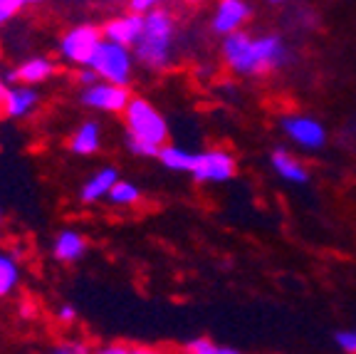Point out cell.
Instances as JSON below:
<instances>
[{"label":"cell","instance_id":"6da1fadb","mask_svg":"<svg viewBox=\"0 0 356 354\" xmlns=\"http://www.w3.org/2000/svg\"><path fill=\"white\" fill-rule=\"evenodd\" d=\"M220 52L225 65L235 75H262L270 72V70H277L289 60V52L280 35L250 38L248 33H240V30L225 35Z\"/></svg>","mask_w":356,"mask_h":354},{"label":"cell","instance_id":"7a4b0ae2","mask_svg":"<svg viewBox=\"0 0 356 354\" xmlns=\"http://www.w3.org/2000/svg\"><path fill=\"white\" fill-rule=\"evenodd\" d=\"M173 40H176V20L163 8L144 13V30L134 45V57L144 70L159 72L166 70L173 60Z\"/></svg>","mask_w":356,"mask_h":354},{"label":"cell","instance_id":"3957f363","mask_svg":"<svg viewBox=\"0 0 356 354\" xmlns=\"http://www.w3.org/2000/svg\"><path fill=\"white\" fill-rule=\"evenodd\" d=\"M124 124H127V134H131V137L144 139V141L156 146H166L168 141L166 119L144 97H131L129 107L124 109Z\"/></svg>","mask_w":356,"mask_h":354},{"label":"cell","instance_id":"277c9868","mask_svg":"<svg viewBox=\"0 0 356 354\" xmlns=\"http://www.w3.org/2000/svg\"><path fill=\"white\" fill-rule=\"evenodd\" d=\"M134 50L127 47V45H119V43H111V40H102V45L97 47V55L92 60L97 75H99L104 82H111V84H127L131 82L134 77Z\"/></svg>","mask_w":356,"mask_h":354},{"label":"cell","instance_id":"5b68a950","mask_svg":"<svg viewBox=\"0 0 356 354\" xmlns=\"http://www.w3.org/2000/svg\"><path fill=\"white\" fill-rule=\"evenodd\" d=\"M104 40V33L97 25H89V22H82L77 28L67 30L60 38V55L65 62L74 67H87L92 65L97 55V47Z\"/></svg>","mask_w":356,"mask_h":354},{"label":"cell","instance_id":"8992f818","mask_svg":"<svg viewBox=\"0 0 356 354\" xmlns=\"http://www.w3.org/2000/svg\"><path fill=\"white\" fill-rule=\"evenodd\" d=\"M79 102L87 109L106 111V114H124V109L131 102V92H129L127 84H111L99 79L97 84L84 87L79 92Z\"/></svg>","mask_w":356,"mask_h":354},{"label":"cell","instance_id":"52a82bcc","mask_svg":"<svg viewBox=\"0 0 356 354\" xmlns=\"http://www.w3.org/2000/svg\"><path fill=\"white\" fill-rule=\"evenodd\" d=\"M191 176L200 183H222L235 176V159L228 151H200L193 159Z\"/></svg>","mask_w":356,"mask_h":354},{"label":"cell","instance_id":"ba28073f","mask_svg":"<svg viewBox=\"0 0 356 354\" xmlns=\"http://www.w3.org/2000/svg\"><path fill=\"white\" fill-rule=\"evenodd\" d=\"M282 129L295 144H300L302 149H322L327 144V132L324 127L317 122V119H312V116H302V114H289L282 119Z\"/></svg>","mask_w":356,"mask_h":354},{"label":"cell","instance_id":"9c48e42d","mask_svg":"<svg viewBox=\"0 0 356 354\" xmlns=\"http://www.w3.org/2000/svg\"><path fill=\"white\" fill-rule=\"evenodd\" d=\"M40 107V92L33 84L13 82L0 97V109L8 119H25Z\"/></svg>","mask_w":356,"mask_h":354},{"label":"cell","instance_id":"30bf717a","mask_svg":"<svg viewBox=\"0 0 356 354\" xmlns=\"http://www.w3.org/2000/svg\"><path fill=\"white\" fill-rule=\"evenodd\" d=\"M141 30H144V13H134L129 10L127 15L111 17L102 25V33H104L106 40L119 45H127V47H134L136 40L141 38Z\"/></svg>","mask_w":356,"mask_h":354},{"label":"cell","instance_id":"8fae6325","mask_svg":"<svg viewBox=\"0 0 356 354\" xmlns=\"http://www.w3.org/2000/svg\"><path fill=\"white\" fill-rule=\"evenodd\" d=\"M248 17H250V6L245 0H220L211 28L218 35H230L235 30H240V25H245Z\"/></svg>","mask_w":356,"mask_h":354},{"label":"cell","instance_id":"7c38bea8","mask_svg":"<svg viewBox=\"0 0 356 354\" xmlns=\"http://www.w3.org/2000/svg\"><path fill=\"white\" fill-rule=\"evenodd\" d=\"M57 72V65L50 60V57H28V60H22L20 65L13 70V72L6 75L8 82H22V84H42L47 82V79H52Z\"/></svg>","mask_w":356,"mask_h":354},{"label":"cell","instance_id":"4fadbf2b","mask_svg":"<svg viewBox=\"0 0 356 354\" xmlns=\"http://www.w3.org/2000/svg\"><path fill=\"white\" fill-rule=\"evenodd\" d=\"M117 181H119V171L114 167L99 169V171H95L82 183V188H79V201H82V203H97V201L106 199Z\"/></svg>","mask_w":356,"mask_h":354},{"label":"cell","instance_id":"5bb4252c","mask_svg":"<svg viewBox=\"0 0 356 354\" xmlns=\"http://www.w3.org/2000/svg\"><path fill=\"white\" fill-rule=\"evenodd\" d=\"M87 253V240L77 231H62L57 233L55 243H52V255L60 263H77Z\"/></svg>","mask_w":356,"mask_h":354},{"label":"cell","instance_id":"9a60e30c","mask_svg":"<svg viewBox=\"0 0 356 354\" xmlns=\"http://www.w3.org/2000/svg\"><path fill=\"white\" fill-rule=\"evenodd\" d=\"M102 146V124L89 119V122H82V127L70 137V151L79 156H92L97 154Z\"/></svg>","mask_w":356,"mask_h":354},{"label":"cell","instance_id":"2e32d148","mask_svg":"<svg viewBox=\"0 0 356 354\" xmlns=\"http://www.w3.org/2000/svg\"><path fill=\"white\" fill-rule=\"evenodd\" d=\"M273 169L284 178V181H292V183H307L309 181V171L305 169V164L284 149H277L273 154Z\"/></svg>","mask_w":356,"mask_h":354},{"label":"cell","instance_id":"e0dca14e","mask_svg":"<svg viewBox=\"0 0 356 354\" xmlns=\"http://www.w3.org/2000/svg\"><path fill=\"white\" fill-rule=\"evenodd\" d=\"M20 282V268H17V258L13 253L0 250V298L10 295Z\"/></svg>","mask_w":356,"mask_h":354},{"label":"cell","instance_id":"ac0fdd59","mask_svg":"<svg viewBox=\"0 0 356 354\" xmlns=\"http://www.w3.org/2000/svg\"><path fill=\"white\" fill-rule=\"evenodd\" d=\"M106 201H109L111 206H136L141 201V191L136 183L122 181V178H119V181L114 183V188L109 191V196H106Z\"/></svg>","mask_w":356,"mask_h":354},{"label":"cell","instance_id":"d6986e66","mask_svg":"<svg viewBox=\"0 0 356 354\" xmlns=\"http://www.w3.org/2000/svg\"><path fill=\"white\" fill-rule=\"evenodd\" d=\"M127 149L131 151L134 156H141V159H151V156H159L161 146L149 144V141H144V139H136V137H131V134H127Z\"/></svg>","mask_w":356,"mask_h":354},{"label":"cell","instance_id":"ffe728a7","mask_svg":"<svg viewBox=\"0 0 356 354\" xmlns=\"http://www.w3.org/2000/svg\"><path fill=\"white\" fill-rule=\"evenodd\" d=\"M184 352H188V354H220V347L208 337H195V339H191V342H186Z\"/></svg>","mask_w":356,"mask_h":354},{"label":"cell","instance_id":"44dd1931","mask_svg":"<svg viewBox=\"0 0 356 354\" xmlns=\"http://www.w3.org/2000/svg\"><path fill=\"white\" fill-rule=\"evenodd\" d=\"M22 6H25V0H0V28L10 22L22 10Z\"/></svg>","mask_w":356,"mask_h":354},{"label":"cell","instance_id":"7402d4cb","mask_svg":"<svg viewBox=\"0 0 356 354\" xmlns=\"http://www.w3.org/2000/svg\"><path fill=\"white\" fill-rule=\"evenodd\" d=\"M337 344H339V349H344V352L349 354H356V332L354 330H341V332H337Z\"/></svg>","mask_w":356,"mask_h":354},{"label":"cell","instance_id":"603a6c76","mask_svg":"<svg viewBox=\"0 0 356 354\" xmlns=\"http://www.w3.org/2000/svg\"><path fill=\"white\" fill-rule=\"evenodd\" d=\"M55 352L57 354H87L89 347L79 339H70V342H60L55 344Z\"/></svg>","mask_w":356,"mask_h":354},{"label":"cell","instance_id":"cb8c5ba5","mask_svg":"<svg viewBox=\"0 0 356 354\" xmlns=\"http://www.w3.org/2000/svg\"><path fill=\"white\" fill-rule=\"evenodd\" d=\"M99 75H97V70L95 67H79V72H77V82L82 84V87H92V84H97L99 82Z\"/></svg>","mask_w":356,"mask_h":354},{"label":"cell","instance_id":"d4e9b609","mask_svg":"<svg viewBox=\"0 0 356 354\" xmlns=\"http://www.w3.org/2000/svg\"><path fill=\"white\" fill-rule=\"evenodd\" d=\"M159 3H163V0H129V10H134V13H149V10H154Z\"/></svg>","mask_w":356,"mask_h":354},{"label":"cell","instance_id":"484cf974","mask_svg":"<svg viewBox=\"0 0 356 354\" xmlns=\"http://www.w3.org/2000/svg\"><path fill=\"white\" fill-rule=\"evenodd\" d=\"M77 320V310H74L72 305H60L57 307V322H62V325H70V322Z\"/></svg>","mask_w":356,"mask_h":354},{"label":"cell","instance_id":"4316f807","mask_svg":"<svg viewBox=\"0 0 356 354\" xmlns=\"http://www.w3.org/2000/svg\"><path fill=\"white\" fill-rule=\"evenodd\" d=\"M20 317H25V320H30V317H35V307H33V302H22V305H20Z\"/></svg>","mask_w":356,"mask_h":354},{"label":"cell","instance_id":"83f0119b","mask_svg":"<svg viewBox=\"0 0 356 354\" xmlns=\"http://www.w3.org/2000/svg\"><path fill=\"white\" fill-rule=\"evenodd\" d=\"M44 0H25V6H42Z\"/></svg>","mask_w":356,"mask_h":354},{"label":"cell","instance_id":"f1b7e54d","mask_svg":"<svg viewBox=\"0 0 356 354\" xmlns=\"http://www.w3.org/2000/svg\"><path fill=\"white\" fill-rule=\"evenodd\" d=\"M267 3H284V0H267Z\"/></svg>","mask_w":356,"mask_h":354},{"label":"cell","instance_id":"f546056e","mask_svg":"<svg viewBox=\"0 0 356 354\" xmlns=\"http://www.w3.org/2000/svg\"><path fill=\"white\" fill-rule=\"evenodd\" d=\"M0 226H3V210H0Z\"/></svg>","mask_w":356,"mask_h":354},{"label":"cell","instance_id":"4dcf8cb0","mask_svg":"<svg viewBox=\"0 0 356 354\" xmlns=\"http://www.w3.org/2000/svg\"><path fill=\"white\" fill-rule=\"evenodd\" d=\"M193 3H200V0H193Z\"/></svg>","mask_w":356,"mask_h":354}]
</instances>
